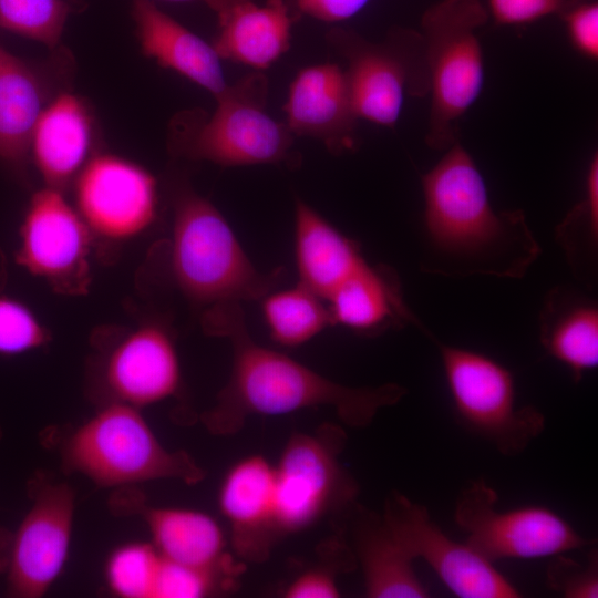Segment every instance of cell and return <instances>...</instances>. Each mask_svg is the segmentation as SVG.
Masks as SVG:
<instances>
[{"instance_id": "1", "label": "cell", "mask_w": 598, "mask_h": 598, "mask_svg": "<svg viewBox=\"0 0 598 598\" xmlns=\"http://www.w3.org/2000/svg\"><path fill=\"white\" fill-rule=\"evenodd\" d=\"M203 326L209 334L229 340L233 354L227 383L202 414L203 424L215 435L238 433L251 415L277 416L321 406L333 410L344 425L364 427L406 393L398 383L344 385L259 344L248 332L241 303L206 310Z\"/></svg>"}, {"instance_id": "2", "label": "cell", "mask_w": 598, "mask_h": 598, "mask_svg": "<svg viewBox=\"0 0 598 598\" xmlns=\"http://www.w3.org/2000/svg\"><path fill=\"white\" fill-rule=\"evenodd\" d=\"M422 176L426 274L519 279L540 255L522 210L496 212L471 154L456 141Z\"/></svg>"}, {"instance_id": "3", "label": "cell", "mask_w": 598, "mask_h": 598, "mask_svg": "<svg viewBox=\"0 0 598 598\" xmlns=\"http://www.w3.org/2000/svg\"><path fill=\"white\" fill-rule=\"evenodd\" d=\"M169 267L178 290L205 311L260 300L285 274L259 271L223 214L190 187L174 197Z\"/></svg>"}, {"instance_id": "4", "label": "cell", "mask_w": 598, "mask_h": 598, "mask_svg": "<svg viewBox=\"0 0 598 598\" xmlns=\"http://www.w3.org/2000/svg\"><path fill=\"white\" fill-rule=\"evenodd\" d=\"M66 473H78L100 487L177 480L195 485L205 471L185 451H172L158 440L141 409L105 402L61 443Z\"/></svg>"}, {"instance_id": "5", "label": "cell", "mask_w": 598, "mask_h": 598, "mask_svg": "<svg viewBox=\"0 0 598 598\" xmlns=\"http://www.w3.org/2000/svg\"><path fill=\"white\" fill-rule=\"evenodd\" d=\"M268 81L259 72L240 79L216 100L215 111L179 114L171 128L175 154L230 166L299 164L293 135L266 111Z\"/></svg>"}, {"instance_id": "6", "label": "cell", "mask_w": 598, "mask_h": 598, "mask_svg": "<svg viewBox=\"0 0 598 598\" xmlns=\"http://www.w3.org/2000/svg\"><path fill=\"white\" fill-rule=\"evenodd\" d=\"M487 19L478 0H442L422 19V39L431 106L426 144L447 150L456 142L457 121L484 85L483 51L476 30Z\"/></svg>"}, {"instance_id": "7", "label": "cell", "mask_w": 598, "mask_h": 598, "mask_svg": "<svg viewBox=\"0 0 598 598\" xmlns=\"http://www.w3.org/2000/svg\"><path fill=\"white\" fill-rule=\"evenodd\" d=\"M344 430L326 423L293 433L275 465V522L278 538L313 526L327 514L354 505L358 486L340 463Z\"/></svg>"}, {"instance_id": "8", "label": "cell", "mask_w": 598, "mask_h": 598, "mask_svg": "<svg viewBox=\"0 0 598 598\" xmlns=\"http://www.w3.org/2000/svg\"><path fill=\"white\" fill-rule=\"evenodd\" d=\"M429 337L461 422L505 455L523 452L542 433L545 417L532 406H517L512 372L486 354Z\"/></svg>"}, {"instance_id": "9", "label": "cell", "mask_w": 598, "mask_h": 598, "mask_svg": "<svg viewBox=\"0 0 598 598\" xmlns=\"http://www.w3.org/2000/svg\"><path fill=\"white\" fill-rule=\"evenodd\" d=\"M329 42L347 61L343 70L359 120L392 128L406 94L429 93L421 34L400 31L386 42L375 44L353 32L333 30Z\"/></svg>"}, {"instance_id": "10", "label": "cell", "mask_w": 598, "mask_h": 598, "mask_svg": "<svg viewBox=\"0 0 598 598\" xmlns=\"http://www.w3.org/2000/svg\"><path fill=\"white\" fill-rule=\"evenodd\" d=\"M496 503V492L476 481L462 492L454 514L465 543L489 561L555 557L590 543L545 506L499 511Z\"/></svg>"}, {"instance_id": "11", "label": "cell", "mask_w": 598, "mask_h": 598, "mask_svg": "<svg viewBox=\"0 0 598 598\" xmlns=\"http://www.w3.org/2000/svg\"><path fill=\"white\" fill-rule=\"evenodd\" d=\"M94 237L63 192L44 187L24 213L18 265L50 283L56 291L83 293L91 281L90 258Z\"/></svg>"}, {"instance_id": "12", "label": "cell", "mask_w": 598, "mask_h": 598, "mask_svg": "<svg viewBox=\"0 0 598 598\" xmlns=\"http://www.w3.org/2000/svg\"><path fill=\"white\" fill-rule=\"evenodd\" d=\"M31 506L19 524L6 565L7 595L43 597L61 575L70 551L75 492L65 482L32 484Z\"/></svg>"}, {"instance_id": "13", "label": "cell", "mask_w": 598, "mask_h": 598, "mask_svg": "<svg viewBox=\"0 0 598 598\" xmlns=\"http://www.w3.org/2000/svg\"><path fill=\"white\" fill-rule=\"evenodd\" d=\"M74 207L94 239L125 243L156 220L158 185L143 166L113 154L92 156L74 183Z\"/></svg>"}, {"instance_id": "14", "label": "cell", "mask_w": 598, "mask_h": 598, "mask_svg": "<svg viewBox=\"0 0 598 598\" xmlns=\"http://www.w3.org/2000/svg\"><path fill=\"white\" fill-rule=\"evenodd\" d=\"M382 517L414 560L423 559L442 582L462 598H516L519 591L489 561L465 542L450 538L430 517L427 509L393 492Z\"/></svg>"}, {"instance_id": "15", "label": "cell", "mask_w": 598, "mask_h": 598, "mask_svg": "<svg viewBox=\"0 0 598 598\" xmlns=\"http://www.w3.org/2000/svg\"><path fill=\"white\" fill-rule=\"evenodd\" d=\"M102 383L106 402L137 409L175 396L182 386V365L172 332L155 321L130 330L107 352Z\"/></svg>"}, {"instance_id": "16", "label": "cell", "mask_w": 598, "mask_h": 598, "mask_svg": "<svg viewBox=\"0 0 598 598\" xmlns=\"http://www.w3.org/2000/svg\"><path fill=\"white\" fill-rule=\"evenodd\" d=\"M292 135L315 138L340 155L357 146V116L344 70L334 63L307 66L292 80L285 104Z\"/></svg>"}, {"instance_id": "17", "label": "cell", "mask_w": 598, "mask_h": 598, "mask_svg": "<svg viewBox=\"0 0 598 598\" xmlns=\"http://www.w3.org/2000/svg\"><path fill=\"white\" fill-rule=\"evenodd\" d=\"M275 480V465L261 455H250L236 462L221 481L218 507L229 525L230 545L244 560L264 561L279 540Z\"/></svg>"}, {"instance_id": "18", "label": "cell", "mask_w": 598, "mask_h": 598, "mask_svg": "<svg viewBox=\"0 0 598 598\" xmlns=\"http://www.w3.org/2000/svg\"><path fill=\"white\" fill-rule=\"evenodd\" d=\"M132 18L143 53L208 91L215 99L229 86L213 44L159 9L152 0H133Z\"/></svg>"}, {"instance_id": "19", "label": "cell", "mask_w": 598, "mask_h": 598, "mask_svg": "<svg viewBox=\"0 0 598 598\" xmlns=\"http://www.w3.org/2000/svg\"><path fill=\"white\" fill-rule=\"evenodd\" d=\"M93 123L84 102L61 93L44 107L31 137L30 154L47 187L63 192L90 157Z\"/></svg>"}, {"instance_id": "20", "label": "cell", "mask_w": 598, "mask_h": 598, "mask_svg": "<svg viewBox=\"0 0 598 598\" xmlns=\"http://www.w3.org/2000/svg\"><path fill=\"white\" fill-rule=\"evenodd\" d=\"M331 324L358 334L421 323L404 301L399 279L389 267L368 262L324 300Z\"/></svg>"}, {"instance_id": "21", "label": "cell", "mask_w": 598, "mask_h": 598, "mask_svg": "<svg viewBox=\"0 0 598 598\" xmlns=\"http://www.w3.org/2000/svg\"><path fill=\"white\" fill-rule=\"evenodd\" d=\"M295 258L298 282L323 300L369 262L353 239L301 199L295 204Z\"/></svg>"}, {"instance_id": "22", "label": "cell", "mask_w": 598, "mask_h": 598, "mask_svg": "<svg viewBox=\"0 0 598 598\" xmlns=\"http://www.w3.org/2000/svg\"><path fill=\"white\" fill-rule=\"evenodd\" d=\"M140 513L151 543L165 559L231 578L237 575L226 553L225 533L213 516L190 508L162 506H144Z\"/></svg>"}, {"instance_id": "23", "label": "cell", "mask_w": 598, "mask_h": 598, "mask_svg": "<svg viewBox=\"0 0 598 598\" xmlns=\"http://www.w3.org/2000/svg\"><path fill=\"white\" fill-rule=\"evenodd\" d=\"M292 23L283 0H247L218 19L212 44L220 59L264 70L290 48Z\"/></svg>"}, {"instance_id": "24", "label": "cell", "mask_w": 598, "mask_h": 598, "mask_svg": "<svg viewBox=\"0 0 598 598\" xmlns=\"http://www.w3.org/2000/svg\"><path fill=\"white\" fill-rule=\"evenodd\" d=\"M352 524V551L363 574L370 598H424L426 587L416 576L412 561L395 539L382 515L362 508Z\"/></svg>"}, {"instance_id": "25", "label": "cell", "mask_w": 598, "mask_h": 598, "mask_svg": "<svg viewBox=\"0 0 598 598\" xmlns=\"http://www.w3.org/2000/svg\"><path fill=\"white\" fill-rule=\"evenodd\" d=\"M539 338L546 352L578 382L598 364L597 306L577 291L553 289L539 313Z\"/></svg>"}, {"instance_id": "26", "label": "cell", "mask_w": 598, "mask_h": 598, "mask_svg": "<svg viewBox=\"0 0 598 598\" xmlns=\"http://www.w3.org/2000/svg\"><path fill=\"white\" fill-rule=\"evenodd\" d=\"M48 101L44 80L29 63L0 47V159L23 164Z\"/></svg>"}, {"instance_id": "27", "label": "cell", "mask_w": 598, "mask_h": 598, "mask_svg": "<svg viewBox=\"0 0 598 598\" xmlns=\"http://www.w3.org/2000/svg\"><path fill=\"white\" fill-rule=\"evenodd\" d=\"M260 300L269 334L282 347L305 344L331 326L324 300L299 282L274 289Z\"/></svg>"}, {"instance_id": "28", "label": "cell", "mask_w": 598, "mask_h": 598, "mask_svg": "<svg viewBox=\"0 0 598 598\" xmlns=\"http://www.w3.org/2000/svg\"><path fill=\"white\" fill-rule=\"evenodd\" d=\"M556 239L576 276L594 280L598 249V155L588 164L585 194L556 228Z\"/></svg>"}, {"instance_id": "29", "label": "cell", "mask_w": 598, "mask_h": 598, "mask_svg": "<svg viewBox=\"0 0 598 598\" xmlns=\"http://www.w3.org/2000/svg\"><path fill=\"white\" fill-rule=\"evenodd\" d=\"M162 556L152 543L131 542L106 559L104 575L111 594L121 598H153Z\"/></svg>"}, {"instance_id": "30", "label": "cell", "mask_w": 598, "mask_h": 598, "mask_svg": "<svg viewBox=\"0 0 598 598\" xmlns=\"http://www.w3.org/2000/svg\"><path fill=\"white\" fill-rule=\"evenodd\" d=\"M70 13L65 0H0V28L54 49Z\"/></svg>"}, {"instance_id": "31", "label": "cell", "mask_w": 598, "mask_h": 598, "mask_svg": "<svg viewBox=\"0 0 598 598\" xmlns=\"http://www.w3.org/2000/svg\"><path fill=\"white\" fill-rule=\"evenodd\" d=\"M50 331L22 301L0 296V354L18 355L49 343Z\"/></svg>"}, {"instance_id": "32", "label": "cell", "mask_w": 598, "mask_h": 598, "mask_svg": "<svg viewBox=\"0 0 598 598\" xmlns=\"http://www.w3.org/2000/svg\"><path fill=\"white\" fill-rule=\"evenodd\" d=\"M233 578L162 557L153 598H202L227 589Z\"/></svg>"}, {"instance_id": "33", "label": "cell", "mask_w": 598, "mask_h": 598, "mask_svg": "<svg viewBox=\"0 0 598 598\" xmlns=\"http://www.w3.org/2000/svg\"><path fill=\"white\" fill-rule=\"evenodd\" d=\"M547 581L553 590L567 598H597V551H590L586 566L561 555L555 556L547 569Z\"/></svg>"}, {"instance_id": "34", "label": "cell", "mask_w": 598, "mask_h": 598, "mask_svg": "<svg viewBox=\"0 0 598 598\" xmlns=\"http://www.w3.org/2000/svg\"><path fill=\"white\" fill-rule=\"evenodd\" d=\"M357 566L354 554H349L330 563L311 567L297 575L283 589L286 598H337L340 590L337 577L340 573L352 570Z\"/></svg>"}, {"instance_id": "35", "label": "cell", "mask_w": 598, "mask_h": 598, "mask_svg": "<svg viewBox=\"0 0 598 598\" xmlns=\"http://www.w3.org/2000/svg\"><path fill=\"white\" fill-rule=\"evenodd\" d=\"M567 35L574 48L590 60L598 59V4L582 1L564 11Z\"/></svg>"}, {"instance_id": "36", "label": "cell", "mask_w": 598, "mask_h": 598, "mask_svg": "<svg viewBox=\"0 0 598 598\" xmlns=\"http://www.w3.org/2000/svg\"><path fill=\"white\" fill-rule=\"evenodd\" d=\"M569 0H488L495 22L503 25H522L548 16L564 12Z\"/></svg>"}, {"instance_id": "37", "label": "cell", "mask_w": 598, "mask_h": 598, "mask_svg": "<svg viewBox=\"0 0 598 598\" xmlns=\"http://www.w3.org/2000/svg\"><path fill=\"white\" fill-rule=\"evenodd\" d=\"M370 0H296L298 10L323 22H341L358 14Z\"/></svg>"}, {"instance_id": "38", "label": "cell", "mask_w": 598, "mask_h": 598, "mask_svg": "<svg viewBox=\"0 0 598 598\" xmlns=\"http://www.w3.org/2000/svg\"><path fill=\"white\" fill-rule=\"evenodd\" d=\"M169 1H198V2H203L209 9H212L216 13L217 19H219L224 14H226L230 9H233L237 4H239L241 2H245L247 0H169Z\"/></svg>"}]
</instances>
